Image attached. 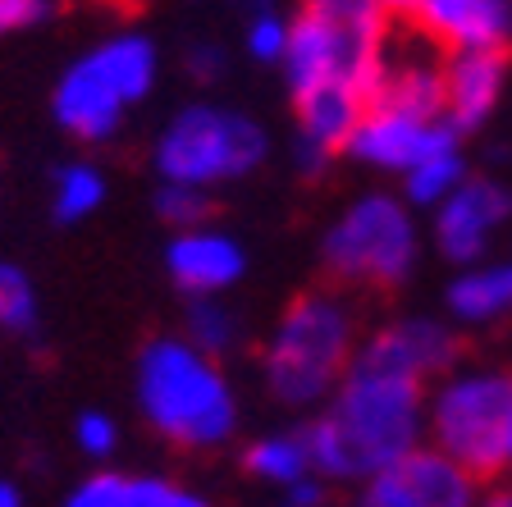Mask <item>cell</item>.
I'll list each match as a JSON object with an SVG mask.
<instances>
[{
  "label": "cell",
  "instance_id": "1",
  "mask_svg": "<svg viewBox=\"0 0 512 507\" xmlns=\"http://www.w3.org/2000/svg\"><path fill=\"white\" fill-rule=\"evenodd\" d=\"M311 471L334 485H362L426 444V384L352 357L339 389L302 425Z\"/></svg>",
  "mask_w": 512,
  "mask_h": 507
},
{
  "label": "cell",
  "instance_id": "2",
  "mask_svg": "<svg viewBox=\"0 0 512 507\" xmlns=\"http://www.w3.org/2000/svg\"><path fill=\"white\" fill-rule=\"evenodd\" d=\"M133 398L151 430L183 453H215L238 434V389L220 357L183 334L147 338L133 366Z\"/></svg>",
  "mask_w": 512,
  "mask_h": 507
},
{
  "label": "cell",
  "instance_id": "3",
  "mask_svg": "<svg viewBox=\"0 0 512 507\" xmlns=\"http://www.w3.org/2000/svg\"><path fill=\"white\" fill-rule=\"evenodd\" d=\"M398 32V19L384 0H302L288 14L284 83L288 101L307 92H348L371 96L380 60Z\"/></svg>",
  "mask_w": 512,
  "mask_h": 507
},
{
  "label": "cell",
  "instance_id": "4",
  "mask_svg": "<svg viewBox=\"0 0 512 507\" xmlns=\"http://www.w3.org/2000/svg\"><path fill=\"white\" fill-rule=\"evenodd\" d=\"M160 46L151 32L119 28L96 37L83 55L64 64L51 87V119L64 138L106 147L124 133L128 115L156 92Z\"/></svg>",
  "mask_w": 512,
  "mask_h": 507
},
{
  "label": "cell",
  "instance_id": "5",
  "mask_svg": "<svg viewBox=\"0 0 512 507\" xmlns=\"http://www.w3.org/2000/svg\"><path fill=\"white\" fill-rule=\"evenodd\" d=\"M357 343H362V325L339 288L298 293L279 311V320L261 343V380H266L270 398L279 407L316 412L348 375Z\"/></svg>",
  "mask_w": 512,
  "mask_h": 507
},
{
  "label": "cell",
  "instance_id": "6",
  "mask_svg": "<svg viewBox=\"0 0 512 507\" xmlns=\"http://www.w3.org/2000/svg\"><path fill=\"white\" fill-rule=\"evenodd\" d=\"M426 229L403 192L371 188L352 197L320 233V265L334 288H403L421 265Z\"/></svg>",
  "mask_w": 512,
  "mask_h": 507
},
{
  "label": "cell",
  "instance_id": "7",
  "mask_svg": "<svg viewBox=\"0 0 512 507\" xmlns=\"http://www.w3.org/2000/svg\"><path fill=\"white\" fill-rule=\"evenodd\" d=\"M270 156V133L256 115L224 101H188L160 124L151 142L156 179L192 188H229L252 179Z\"/></svg>",
  "mask_w": 512,
  "mask_h": 507
},
{
  "label": "cell",
  "instance_id": "8",
  "mask_svg": "<svg viewBox=\"0 0 512 507\" xmlns=\"http://www.w3.org/2000/svg\"><path fill=\"white\" fill-rule=\"evenodd\" d=\"M512 425V370L453 366L426 384V444L490 480L503 471Z\"/></svg>",
  "mask_w": 512,
  "mask_h": 507
},
{
  "label": "cell",
  "instance_id": "9",
  "mask_svg": "<svg viewBox=\"0 0 512 507\" xmlns=\"http://www.w3.org/2000/svg\"><path fill=\"white\" fill-rule=\"evenodd\" d=\"M426 238L453 270L490 256L494 238L512 224V188L494 174H467L458 188L426 211Z\"/></svg>",
  "mask_w": 512,
  "mask_h": 507
},
{
  "label": "cell",
  "instance_id": "10",
  "mask_svg": "<svg viewBox=\"0 0 512 507\" xmlns=\"http://www.w3.org/2000/svg\"><path fill=\"white\" fill-rule=\"evenodd\" d=\"M480 476L421 444L357 485L352 507H476Z\"/></svg>",
  "mask_w": 512,
  "mask_h": 507
},
{
  "label": "cell",
  "instance_id": "11",
  "mask_svg": "<svg viewBox=\"0 0 512 507\" xmlns=\"http://www.w3.org/2000/svg\"><path fill=\"white\" fill-rule=\"evenodd\" d=\"M357 357L371 361V366L398 370V375H412V380L430 384V380H439L444 370L458 366L462 338H458L453 320L394 316V320H384V325H375L371 334H362Z\"/></svg>",
  "mask_w": 512,
  "mask_h": 507
},
{
  "label": "cell",
  "instance_id": "12",
  "mask_svg": "<svg viewBox=\"0 0 512 507\" xmlns=\"http://www.w3.org/2000/svg\"><path fill=\"white\" fill-rule=\"evenodd\" d=\"M160 261L183 297H224L247 275L243 238H234L229 229H215L211 220L192 224V229H174Z\"/></svg>",
  "mask_w": 512,
  "mask_h": 507
},
{
  "label": "cell",
  "instance_id": "13",
  "mask_svg": "<svg viewBox=\"0 0 512 507\" xmlns=\"http://www.w3.org/2000/svg\"><path fill=\"white\" fill-rule=\"evenodd\" d=\"M444 142H462L444 119H421V115H403V110H384V106H366L357 128H352L343 156L357 165L375 169V174H407L426 151L444 147Z\"/></svg>",
  "mask_w": 512,
  "mask_h": 507
},
{
  "label": "cell",
  "instance_id": "14",
  "mask_svg": "<svg viewBox=\"0 0 512 507\" xmlns=\"http://www.w3.org/2000/svg\"><path fill=\"white\" fill-rule=\"evenodd\" d=\"M366 106L403 110V115H421V119H444V51L430 46L421 32H412L407 42H398L394 32Z\"/></svg>",
  "mask_w": 512,
  "mask_h": 507
},
{
  "label": "cell",
  "instance_id": "15",
  "mask_svg": "<svg viewBox=\"0 0 512 507\" xmlns=\"http://www.w3.org/2000/svg\"><path fill=\"white\" fill-rule=\"evenodd\" d=\"M439 51H508L512 0H426L407 19Z\"/></svg>",
  "mask_w": 512,
  "mask_h": 507
},
{
  "label": "cell",
  "instance_id": "16",
  "mask_svg": "<svg viewBox=\"0 0 512 507\" xmlns=\"http://www.w3.org/2000/svg\"><path fill=\"white\" fill-rule=\"evenodd\" d=\"M508 92V51H448L444 55V124L467 138L494 119Z\"/></svg>",
  "mask_w": 512,
  "mask_h": 507
},
{
  "label": "cell",
  "instance_id": "17",
  "mask_svg": "<svg viewBox=\"0 0 512 507\" xmlns=\"http://www.w3.org/2000/svg\"><path fill=\"white\" fill-rule=\"evenodd\" d=\"M444 311L458 329H490L512 320V256H480L458 265L444 288Z\"/></svg>",
  "mask_w": 512,
  "mask_h": 507
},
{
  "label": "cell",
  "instance_id": "18",
  "mask_svg": "<svg viewBox=\"0 0 512 507\" xmlns=\"http://www.w3.org/2000/svg\"><path fill=\"white\" fill-rule=\"evenodd\" d=\"M110 197V179L106 169L96 160H64L51 174V215L55 224L74 229V224H87Z\"/></svg>",
  "mask_w": 512,
  "mask_h": 507
},
{
  "label": "cell",
  "instance_id": "19",
  "mask_svg": "<svg viewBox=\"0 0 512 507\" xmlns=\"http://www.w3.org/2000/svg\"><path fill=\"white\" fill-rule=\"evenodd\" d=\"M243 471L256 485H270V489H284L293 480L311 476V453H307V439H302V425L252 439L243 448Z\"/></svg>",
  "mask_w": 512,
  "mask_h": 507
},
{
  "label": "cell",
  "instance_id": "20",
  "mask_svg": "<svg viewBox=\"0 0 512 507\" xmlns=\"http://www.w3.org/2000/svg\"><path fill=\"white\" fill-rule=\"evenodd\" d=\"M467 174H471V165L462 156V142H444V147L426 151L407 174H398V183H403L398 192H403L407 206H416V211H435Z\"/></svg>",
  "mask_w": 512,
  "mask_h": 507
},
{
  "label": "cell",
  "instance_id": "21",
  "mask_svg": "<svg viewBox=\"0 0 512 507\" xmlns=\"http://www.w3.org/2000/svg\"><path fill=\"white\" fill-rule=\"evenodd\" d=\"M183 338L206 357H234L243 348V316L224 297H188L183 307Z\"/></svg>",
  "mask_w": 512,
  "mask_h": 507
},
{
  "label": "cell",
  "instance_id": "22",
  "mask_svg": "<svg viewBox=\"0 0 512 507\" xmlns=\"http://www.w3.org/2000/svg\"><path fill=\"white\" fill-rule=\"evenodd\" d=\"M42 325V297L32 288L28 270L14 261H0V334L32 338Z\"/></svg>",
  "mask_w": 512,
  "mask_h": 507
},
{
  "label": "cell",
  "instance_id": "23",
  "mask_svg": "<svg viewBox=\"0 0 512 507\" xmlns=\"http://www.w3.org/2000/svg\"><path fill=\"white\" fill-rule=\"evenodd\" d=\"M151 215H156L165 229H192V224H206L215 215V197L206 188H192V183H170L156 179L151 192Z\"/></svg>",
  "mask_w": 512,
  "mask_h": 507
},
{
  "label": "cell",
  "instance_id": "24",
  "mask_svg": "<svg viewBox=\"0 0 512 507\" xmlns=\"http://www.w3.org/2000/svg\"><path fill=\"white\" fill-rule=\"evenodd\" d=\"M288 46V14L279 10L275 0L243 10V51L261 64H279Z\"/></svg>",
  "mask_w": 512,
  "mask_h": 507
},
{
  "label": "cell",
  "instance_id": "25",
  "mask_svg": "<svg viewBox=\"0 0 512 507\" xmlns=\"http://www.w3.org/2000/svg\"><path fill=\"white\" fill-rule=\"evenodd\" d=\"M128 507H211V498L174 476H128Z\"/></svg>",
  "mask_w": 512,
  "mask_h": 507
},
{
  "label": "cell",
  "instance_id": "26",
  "mask_svg": "<svg viewBox=\"0 0 512 507\" xmlns=\"http://www.w3.org/2000/svg\"><path fill=\"white\" fill-rule=\"evenodd\" d=\"M74 444L92 462H110L119 453V421L101 407H87V412L74 416Z\"/></svg>",
  "mask_w": 512,
  "mask_h": 507
},
{
  "label": "cell",
  "instance_id": "27",
  "mask_svg": "<svg viewBox=\"0 0 512 507\" xmlns=\"http://www.w3.org/2000/svg\"><path fill=\"white\" fill-rule=\"evenodd\" d=\"M60 507H128V476L101 466V471L78 480V485L60 498Z\"/></svg>",
  "mask_w": 512,
  "mask_h": 507
},
{
  "label": "cell",
  "instance_id": "28",
  "mask_svg": "<svg viewBox=\"0 0 512 507\" xmlns=\"http://www.w3.org/2000/svg\"><path fill=\"white\" fill-rule=\"evenodd\" d=\"M183 69H188L192 83H215V78H224V69H229V51H224L215 37H192V42L183 46Z\"/></svg>",
  "mask_w": 512,
  "mask_h": 507
},
{
  "label": "cell",
  "instance_id": "29",
  "mask_svg": "<svg viewBox=\"0 0 512 507\" xmlns=\"http://www.w3.org/2000/svg\"><path fill=\"white\" fill-rule=\"evenodd\" d=\"M51 14V0H0V37L23 32Z\"/></svg>",
  "mask_w": 512,
  "mask_h": 507
},
{
  "label": "cell",
  "instance_id": "30",
  "mask_svg": "<svg viewBox=\"0 0 512 507\" xmlns=\"http://www.w3.org/2000/svg\"><path fill=\"white\" fill-rule=\"evenodd\" d=\"M279 494V507H325V494H330V480H320L316 471L302 480H293V485L275 489Z\"/></svg>",
  "mask_w": 512,
  "mask_h": 507
},
{
  "label": "cell",
  "instance_id": "31",
  "mask_svg": "<svg viewBox=\"0 0 512 507\" xmlns=\"http://www.w3.org/2000/svg\"><path fill=\"white\" fill-rule=\"evenodd\" d=\"M476 507H512V485H490V489H480Z\"/></svg>",
  "mask_w": 512,
  "mask_h": 507
},
{
  "label": "cell",
  "instance_id": "32",
  "mask_svg": "<svg viewBox=\"0 0 512 507\" xmlns=\"http://www.w3.org/2000/svg\"><path fill=\"white\" fill-rule=\"evenodd\" d=\"M421 5H426V0H384V10L394 14L398 23H407V19H412V14H416V10H421Z\"/></svg>",
  "mask_w": 512,
  "mask_h": 507
},
{
  "label": "cell",
  "instance_id": "33",
  "mask_svg": "<svg viewBox=\"0 0 512 507\" xmlns=\"http://www.w3.org/2000/svg\"><path fill=\"white\" fill-rule=\"evenodd\" d=\"M0 507H23V494L14 480H0Z\"/></svg>",
  "mask_w": 512,
  "mask_h": 507
},
{
  "label": "cell",
  "instance_id": "34",
  "mask_svg": "<svg viewBox=\"0 0 512 507\" xmlns=\"http://www.w3.org/2000/svg\"><path fill=\"white\" fill-rule=\"evenodd\" d=\"M503 471H512V425H508V448H503Z\"/></svg>",
  "mask_w": 512,
  "mask_h": 507
},
{
  "label": "cell",
  "instance_id": "35",
  "mask_svg": "<svg viewBox=\"0 0 512 507\" xmlns=\"http://www.w3.org/2000/svg\"><path fill=\"white\" fill-rule=\"evenodd\" d=\"M508 60H512V42H508Z\"/></svg>",
  "mask_w": 512,
  "mask_h": 507
}]
</instances>
